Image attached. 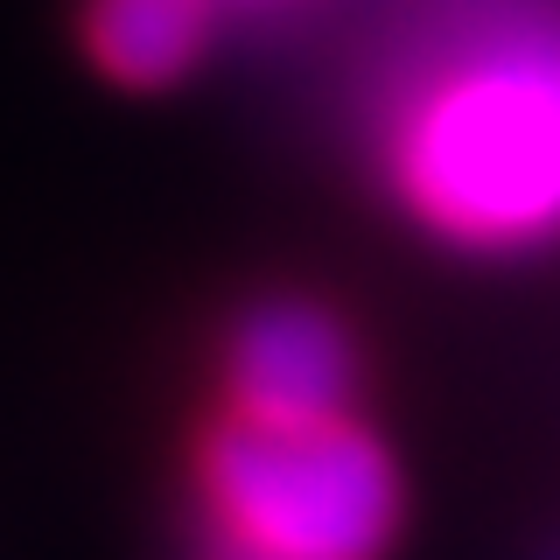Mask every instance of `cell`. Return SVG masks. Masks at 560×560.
<instances>
[{
	"instance_id": "cell-1",
	"label": "cell",
	"mask_w": 560,
	"mask_h": 560,
	"mask_svg": "<svg viewBox=\"0 0 560 560\" xmlns=\"http://www.w3.org/2000/svg\"><path fill=\"white\" fill-rule=\"evenodd\" d=\"M372 133L428 238L490 259L560 238V0H428Z\"/></svg>"
},
{
	"instance_id": "cell-2",
	"label": "cell",
	"mask_w": 560,
	"mask_h": 560,
	"mask_svg": "<svg viewBox=\"0 0 560 560\" xmlns=\"http://www.w3.org/2000/svg\"><path fill=\"white\" fill-rule=\"evenodd\" d=\"M399 518V463L358 413H224L197 442V533H218L259 560H385Z\"/></svg>"
},
{
	"instance_id": "cell-3",
	"label": "cell",
	"mask_w": 560,
	"mask_h": 560,
	"mask_svg": "<svg viewBox=\"0 0 560 560\" xmlns=\"http://www.w3.org/2000/svg\"><path fill=\"white\" fill-rule=\"evenodd\" d=\"M358 399V343L308 294L253 302L224 343V413L245 420H329Z\"/></svg>"
},
{
	"instance_id": "cell-4",
	"label": "cell",
	"mask_w": 560,
	"mask_h": 560,
	"mask_svg": "<svg viewBox=\"0 0 560 560\" xmlns=\"http://www.w3.org/2000/svg\"><path fill=\"white\" fill-rule=\"evenodd\" d=\"M224 0H84V49L127 92H168L203 63Z\"/></svg>"
},
{
	"instance_id": "cell-5",
	"label": "cell",
	"mask_w": 560,
	"mask_h": 560,
	"mask_svg": "<svg viewBox=\"0 0 560 560\" xmlns=\"http://www.w3.org/2000/svg\"><path fill=\"white\" fill-rule=\"evenodd\" d=\"M189 560H259V553H245V547H232V539H218V533H197Z\"/></svg>"
}]
</instances>
